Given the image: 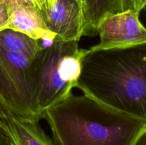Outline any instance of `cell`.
Returning <instances> with one entry per match:
<instances>
[{
	"label": "cell",
	"mask_w": 146,
	"mask_h": 145,
	"mask_svg": "<svg viewBox=\"0 0 146 145\" xmlns=\"http://www.w3.org/2000/svg\"><path fill=\"white\" fill-rule=\"evenodd\" d=\"M76 88L110 107L146 119V44L87 49Z\"/></svg>",
	"instance_id": "6da1fadb"
},
{
	"label": "cell",
	"mask_w": 146,
	"mask_h": 145,
	"mask_svg": "<svg viewBox=\"0 0 146 145\" xmlns=\"http://www.w3.org/2000/svg\"><path fill=\"white\" fill-rule=\"evenodd\" d=\"M56 145H136L146 119L111 108L88 95L72 93L41 115Z\"/></svg>",
	"instance_id": "7a4b0ae2"
},
{
	"label": "cell",
	"mask_w": 146,
	"mask_h": 145,
	"mask_svg": "<svg viewBox=\"0 0 146 145\" xmlns=\"http://www.w3.org/2000/svg\"><path fill=\"white\" fill-rule=\"evenodd\" d=\"M86 50L80 48L77 41L58 40L30 59L33 106L38 119L46 109L72 93Z\"/></svg>",
	"instance_id": "3957f363"
},
{
	"label": "cell",
	"mask_w": 146,
	"mask_h": 145,
	"mask_svg": "<svg viewBox=\"0 0 146 145\" xmlns=\"http://www.w3.org/2000/svg\"><path fill=\"white\" fill-rule=\"evenodd\" d=\"M29 63L26 55L0 46V102L18 115L37 118L33 106Z\"/></svg>",
	"instance_id": "277c9868"
},
{
	"label": "cell",
	"mask_w": 146,
	"mask_h": 145,
	"mask_svg": "<svg viewBox=\"0 0 146 145\" xmlns=\"http://www.w3.org/2000/svg\"><path fill=\"white\" fill-rule=\"evenodd\" d=\"M139 13L131 9L103 18L98 28L100 42L91 49L127 48L146 44V30Z\"/></svg>",
	"instance_id": "5b68a950"
},
{
	"label": "cell",
	"mask_w": 146,
	"mask_h": 145,
	"mask_svg": "<svg viewBox=\"0 0 146 145\" xmlns=\"http://www.w3.org/2000/svg\"><path fill=\"white\" fill-rule=\"evenodd\" d=\"M46 28L58 40L78 41L83 36L84 20L80 0H36Z\"/></svg>",
	"instance_id": "8992f818"
},
{
	"label": "cell",
	"mask_w": 146,
	"mask_h": 145,
	"mask_svg": "<svg viewBox=\"0 0 146 145\" xmlns=\"http://www.w3.org/2000/svg\"><path fill=\"white\" fill-rule=\"evenodd\" d=\"M0 109L13 145H56L41 127L38 119L18 115L1 102Z\"/></svg>",
	"instance_id": "52a82bcc"
},
{
	"label": "cell",
	"mask_w": 146,
	"mask_h": 145,
	"mask_svg": "<svg viewBox=\"0 0 146 145\" xmlns=\"http://www.w3.org/2000/svg\"><path fill=\"white\" fill-rule=\"evenodd\" d=\"M8 4L9 20L5 28L23 33L35 40L55 35L46 28L36 8L14 3Z\"/></svg>",
	"instance_id": "ba28073f"
},
{
	"label": "cell",
	"mask_w": 146,
	"mask_h": 145,
	"mask_svg": "<svg viewBox=\"0 0 146 145\" xmlns=\"http://www.w3.org/2000/svg\"><path fill=\"white\" fill-rule=\"evenodd\" d=\"M84 31L83 36L98 35V28L103 18L111 14L127 10L125 0H81Z\"/></svg>",
	"instance_id": "9c48e42d"
},
{
	"label": "cell",
	"mask_w": 146,
	"mask_h": 145,
	"mask_svg": "<svg viewBox=\"0 0 146 145\" xmlns=\"http://www.w3.org/2000/svg\"><path fill=\"white\" fill-rule=\"evenodd\" d=\"M0 46L6 51L23 54L29 59L38 51L36 40L9 28L0 31Z\"/></svg>",
	"instance_id": "30bf717a"
},
{
	"label": "cell",
	"mask_w": 146,
	"mask_h": 145,
	"mask_svg": "<svg viewBox=\"0 0 146 145\" xmlns=\"http://www.w3.org/2000/svg\"><path fill=\"white\" fill-rule=\"evenodd\" d=\"M9 20V4L0 0V31L5 29Z\"/></svg>",
	"instance_id": "8fae6325"
},
{
	"label": "cell",
	"mask_w": 146,
	"mask_h": 145,
	"mask_svg": "<svg viewBox=\"0 0 146 145\" xmlns=\"http://www.w3.org/2000/svg\"><path fill=\"white\" fill-rule=\"evenodd\" d=\"M127 9L133 10L137 13H141L145 9L146 0H125Z\"/></svg>",
	"instance_id": "7c38bea8"
},
{
	"label": "cell",
	"mask_w": 146,
	"mask_h": 145,
	"mask_svg": "<svg viewBox=\"0 0 146 145\" xmlns=\"http://www.w3.org/2000/svg\"><path fill=\"white\" fill-rule=\"evenodd\" d=\"M0 145H13L8 132L1 126H0Z\"/></svg>",
	"instance_id": "4fadbf2b"
},
{
	"label": "cell",
	"mask_w": 146,
	"mask_h": 145,
	"mask_svg": "<svg viewBox=\"0 0 146 145\" xmlns=\"http://www.w3.org/2000/svg\"><path fill=\"white\" fill-rule=\"evenodd\" d=\"M7 3L21 4V5L29 6L36 8V0H3Z\"/></svg>",
	"instance_id": "5bb4252c"
},
{
	"label": "cell",
	"mask_w": 146,
	"mask_h": 145,
	"mask_svg": "<svg viewBox=\"0 0 146 145\" xmlns=\"http://www.w3.org/2000/svg\"><path fill=\"white\" fill-rule=\"evenodd\" d=\"M136 145H146V134L143 135L142 137L140 139Z\"/></svg>",
	"instance_id": "9a60e30c"
},
{
	"label": "cell",
	"mask_w": 146,
	"mask_h": 145,
	"mask_svg": "<svg viewBox=\"0 0 146 145\" xmlns=\"http://www.w3.org/2000/svg\"><path fill=\"white\" fill-rule=\"evenodd\" d=\"M0 126L3 127L4 128H5V125H4V119H3L2 115H1V109H0ZM6 129V128H5Z\"/></svg>",
	"instance_id": "2e32d148"
},
{
	"label": "cell",
	"mask_w": 146,
	"mask_h": 145,
	"mask_svg": "<svg viewBox=\"0 0 146 145\" xmlns=\"http://www.w3.org/2000/svg\"><path fill=\"white\" fill-rule=\"evenodd\" d=\"M80 1H81V0H80Z\"/></svg>",
	"instance_id": "e0dca14e"
}]
</instances>
